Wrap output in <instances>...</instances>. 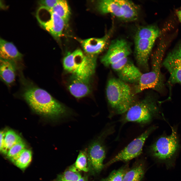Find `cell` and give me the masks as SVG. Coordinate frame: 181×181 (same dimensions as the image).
I'll list each match as a JSON object with an SVG mask.
<instances>
[{
	"label": "cell",
	"instance_id": "d4e9b609",
	"mask_svg": "<svg viewBox=\"0 0 181 181\" xmlns=\"http://www.w3.org/2000/svg\"><path fill=\"white\" fill-rule=\"evenodd\" d=\"M86 155L85 151H80L74 165L69 169L75 171H88V168L87 167Z\"/></svg>",
	"mask_w": 181,
	"mask_h": 181
},
{
	"label": "cell",
	"instance_id": "83f0119b",
	"mask_svg": "<svg viewBox=\"0 0 181 181\" xmlns=\"http://www.w3.org/2000/svg\"><path fill=\"white\" fill-rule=\"evenodd\" d=\"M25 149V145L22 141L14 145L8 150L7 157L10 160L18 155Z\"/></svg>",
	"mask_w": 181,
	"mask_h": 181
},
{
	"label": "cell",
	"instance_id": "5b68a950",
	"mask_svg": "<svg viewBox=\"0 0 181 181\" xmlns=\"http://www.w3.org/2000/svg\"><path fill=\"white\" fill-rule=\"evenodd\" d=\"M159 112L155 99L148 96L133 104L125 113L123 121L146 124L157 117Z\"/></svg>",
	"mask_w": 181,
	"mask_h": 181
},
{
	"label": "cell",
	"instance_id": "7402d4cb",
	"mask_svg": "<svg viewBox=\"0 0 181 181\" xmlns=\"http://www.w3.org/2000/svg\"><path fill=\"white\" fill-rule=\"evenodd\" d=\"M50 10L58 15L65 21L66 24L67 23L70 13L69 7L66 1L59 0L55 6Z\"/></svg>",
	"mask_w": 181,
	"mask_h": 181
},
{
	"label": "cell",
	"instance_id": "ac0fdd59",
	"mask_svg": "<svg viewBox=\"0 0 181 181\" xmlns=\"http://www.w3.org/2000/svg\"><path fill=\"white\" fill-rule=\"evenodd\" d=\"M97 7L99 11L103 14L109 13L123 19L122 9L116 0H102L99 1Z\"/></svg>",
	"mask_w": 181,
	"mask_h": 181
},
{
	"label": "cell",
	"instance_id": "9a60e30c",
	"mask_svg": "<svg viewBox=\"0 0 181 181\" xmlns=\"http://www.w3.org/2000/svg\"><path fill=\"white\" fill-rule=\"evenodd\" d=\"M17 63L13 61L0 59L1 79L8 86H10L15 81Z\"/></svg>",
	"mask_w": 181,
	"mask_h": 181
},
{
	"label": "cell",
	"instance_id": "9c48e42d",
	"mask_svg": "<svg viewBox=\"0 0 181 181\" xmlns=\"http://www.w3.org/2000/svg\"><path fill=\"white\" fill-rule=\"evenodd\" d=\"M131 53L130 46L126 40L117 39L111 42L107 52L102 58L101 62L105 66H111L128 57Z\"/></svg>",
	"mask_w": 181,
	"mask_h": 181
},
{
	"label": "cell",
	"instance_id": "d6986e66",
	"mask_svg": "<svg viewBox=\"0 0 181 181\" xmlns=\"http://www.w3.org/2000/svg\"><path fill=\"white\" fill-rule=\"evenodd\" d=\"M120 6L123 13V20L132 21L138 18L139 10L133 2L128 0H116Z\"/></svg>",
	"mask_w": 181,
	"mask_h": 181
},
{
	"label": "cell",
	"instance_id": "5bb4252c",
	"mask_svg": "<svg viewBox=\"0 0 181 181\" xmlns=\"http://www.w3.org/2000/svg\"><path fill=\"white\" fill-rule=\"evenodd\" d=\"M111 31L100 38H92L80 40L82 46L86 54L96 56L105 48L111 34Z\"/></svg>",
	"mask_w": 181,
	"mask_h": 181
},
{
	"label": "cell",
	"instance_id": "3957f363",
	"mask_svg": "<svg viewBox=\"0 0 181 181\" xmlns=\"http://www.w3.org/2000/svg\"><path fill=\"white\" fill-rule=\"evenodd\" d=\"M96 56L85 54L80 49L68 52L63 60L64 69L79 79L89 82L95 72Z\"/></svg>",
	"mask_w": 181,
	"mask_h": 181
},
{
	"label": "cell",
	"instance_id": "44dd1931",
	"mask_svg": "<svg viewBox=\"0 0 181 181\" xmlns=\"http://www.w3.org/2000/svg\"><path fill=\"white\" fill-rule=\"evenodd\" d=\"M32 159V154L29 150L25 149L18 155L10 160L21 169L25 168L29 165Z\"/></svg>",
	"mask_w": 181,
	"mask_h": 181
},
{
	"label": "cell",
	"instance_id": "603a6c76",
	"mask_svg": "<svg viewBox=\"0 0 181 181\" xmlns=\"http://www.w3.org/2000/svg\"><path fill=\"white\" fill-rule=\"evenodd\" d=\"M144 173L143 165L138 164L126 172L123 181H141Z\"/></svg>",
	"mask_w": 181,
	"mask_h": 181
},
{
	"label": "cell",
	"instance_id": "4dcf8cb0",
	"mask_svg": "<svg viewBox=\"0 0 181 181\" xmlns=\"http://www.w3.org/2000/svg\"><path fill=\"white\" fill-rule=\"evenodd\" d=\"M78 181H87V179L86 177H82Z\"/></svg>",
	"mask_w": 181,
	"mask_h": 181
},
{
	"label": "cell",
	"instance_id": "f1b7e54d",
	"mask_svg": "<svg viewBox=\"0 0 181 181\" xmlns=\"http://www.w3.org/2000/svg\"><path fill=\"white\" fill-rule=\"evenodd\" d=\"M59 0H41L38 3L40 7L51 10L58 3Z\"/></svg>",
	"mask_w": 181,
	"mask_h": 181
},
{
	"label": "cell",
	"instance_id": "1f68e13d",
	"mask_svg": "<svg viewBox=\"0 0 181 181\" xmlns=\"http://www.w3.org/2000/svg\"><path fill=\"white\" fill-rule=\"evenodd\" d=\"M180 11H181V9H180Z\"/></svg>",
	"mask_w": 181,
	"mask_h": 181
},
{
	"label": "cell",
	"instance_id": "484cf974",
	"mask_svg": "<svg viewBox=\"0 0 181 181\" xmlns=\"http://www.w3.org/2000/svg\"><path fill=\"white\" fill-rule=\"evenodd\" d=\"M126 167H124L113 171L107 177L100 181H123L124 175L127 171Z\"/></svg>",
	"mask_w": 181,
	"mask_h": 181
},
{
	"label": "cell",
	"instance_id": "277c9868",
	"mask_svg": "<svg viewBox=\"0 0 181 181\" xmlns=\"http://www.w3.org/2000/svg\"><path fill=\"white\" fill-rule=\"evenodd\" d=\"M166 48L163 45H159L152 56L151 70L142 73L135 86V94L140 93L148 89H152L158 92L162 90L164 81L161 68Z\"/></svg>",
	"mask_w": 181,
	"mask_h": 181
},
{
	"label": "cell",
	"instance_id": "ba28073f",
	"mask_svg": "<svg viewBox=\"0 0 181 181\" xmlns=\"http://www.w3.org/2000/svg\"><path fill=\"white\" fill-rule=\"evenodd\" d=\"M155 129V126L149 128L131 142L110 160L106 165L109 166L118 161L127 162L139 156L142 153L146 141Z\"/></svg>",
	"mask_w": 181,
	"mask_h": 181
},
{
	"label": "cell",
	"instance_id": "52a82bcc",
	"mask_svg": "<svg viewBox=\"0 0 181 181\" xmlns=\"http://www.w3.org/2000/svg\"><path fill=\"white\" fill-rule=\"evenodd\" d=\"M36 16L40 26L54 38L58 39L62 35L66 24L57 14L45 7H40L37 11Z\"/></svg>",
	"mask_w": 181,
	"mask_h": 181
},
{
	"label": "cell",
	"instance_id": "7c38bea8",
	"mask_svg": "<svg viewBox=\"0 0 181 181\" xmlns=\"http://www.w3.org/2000/svg\"><path fill=\"white\" fill-rule=\"evenodd\" d=\"M111 66L117 72L119 79L126 83H137L143 73L129 60L128 57L122 59Z\"/></svg>",
	"mask_w": 181,
	"mask_h": 181
},
{
	"label": "cell",
	"instance_id": "8fae6325",
	"mask_svg": "<svg viewBox=\"0 0 181 181\" xmlns=\"http://www.w3.org/2000/svg\"><path fill=\"white\" fill-rule=\"evenodd\" d=\"M107 132H104L89 145L87 151L89 161L92 169L98 172L103 167V162L106 156L104 140Z\"/></svg>",
	"mask_w": 181,
	"mask_h": 181
},
{
	"label": "cell",
	"instance_id": "e0dca14e",
	"mask_svg": "<svg viewBox=\"0 0 181 181\" xmlns=\"http://www.w3.org/2000/svg\"><path fill=\"white\" fill-rule=\"evenodd\" d=\"M89 82L79 79L72 76V79L68 86L71 94L76 98L84 97L90 92Z\"/></svg>",
	"mask_w": 181,
	"mask_h": 181
},
{
	"label": "cell",
	"instance_id": "ffe728a7",
	"mask_svg": "<svg viewBox=\"0 0 181 181\" xmlns=\"http://www.w3.org/2000/svg\"><path fill=\"white\" fill-rule=\"evenodd\" d=\"M160 34L159 29L155 26H142L137 30L135 38L156 40Z\"/></svg>",
	"mask_w": 181,
	"mask_h": 181
},
{
	"label": "cell",
	"instance_id": "6da1fadb",
	"mask_svg": "<svg viewBox=\"0 0 181 181\" xmlns=\"http://www.w3.org/2000/svg\"><path fill=\"white\" fill-rule=\"evenodd\" d=\"M22 97L32 109L40 115L57 119L69 115L70 112L48 92L20 74Z\"/></svg>",
	"mask_w": 181,
	"mask_h": 181
},
{
	"label": "cell",
	"instance_id": "7a4b0ae2",
	"mask_svg": "<svg viewBox=\"0 0 181 181\" xmlns=\"http://www.w3.org/2000/svg\"><path fill=\"white\" fill-rule=\"evenodd\" d=\"M107 100L113 111L117 114L126 112L136 102L135 93L127 83L119 79L111 78L106 88Z\"/></svg>",
	"mask_w": 181,
	"mask_h": 181
},
{
	"label": "cell",
	"instance_id": "30bf717a",
	"mask_svg": "<svg viewBox=\"0 0 181 181\" xmlns=\"http://www.w3.org/2000/svg\"><path fill=\"white\" fill-rule=\"evenodd\" d=\"M162 64L169 74V84H181V42L169 53Z\"/></svg>",
	"mask_w": 181,
	"mask_h": 181
},
{
	"label": "cell",
	"instance_id": "f546056e",
	"mask_svg": "<svg viewBox=\"0 0 181 181\" xmlns=\"http://www.w3.org/2000/svg\"><path fill=\"white\" fill-rule=\"evenodd\" d=\"M5 133L3 131H1L0 133V151L4 154L5 150L4 137Z\"/></svg>",
	"mask_w": 181,
	"mask_h": 181
},
{
	"label": "cell",
	"instance_id": "2e32d148",
	"mask_svg": "<svg viewBox=\"0 0 181 181\" xmlns=\"http://www.w3.org/2000/svg\"><path fill=\"white\" fill-rule=\"evenodd\" d=\"M0 59L17 63L22 60L23 55L13 43L0 38Z\"/></svg>",
	"mask_w": 181,
	"mask_h": 181
},
{
	"label": "cell",
	"instance_id": "4fadbf2b",
	"mask_svg": "<svg viewBox=\"0 0 181 181\" xmlns=\"http://www.w3.org/2000/svg\"><path fill=\"white\" fill-rule=\"evenodd\" d=\"M134 54L136 62L140 67L149 71L148 61L156 40L135 38Z\"/></svg>",
	"mask_w": 181,
	"mask_h": 181
},
{
	"label": "cell",
	"instance_id": "4316f807",
	"mask_svg": "<svg viewBox=\"0 0 181 181\" xmlns=\"http://www.w3.org/2000/svg\"><path fill=\"white\" fill-rule=\"evenodd\" d=\"M82 177L78 172L69 169L58 176V181H78Z\"/></svg>",
	"mask_w": 181,
	"mask_h": 181
},
{
	"label": "cell",
	"instance_id": "8992f818",
	"mask_svg": "<svg viewBox=\"0 0 181 181\" xmlns=\"http://www.w3.org/2000/svg\"><path fill=\"white\" fill-rule=\"evenodd\" d=\"M179 147L177 133L173 128L169 135L159 138L150 147V151L157 159L163 161H169L174 157Z\"/></svg>",
	"mask_w": 181,
	"mask_h": 181
},
{
	"label": "cell",
	"instance_id": "cb8c5ba5",
	"mask_svg": "<svg viewBox=\"0 0 181 181\" xmlns=\"http://www.w3.org/2000/svg\"><path fill=\"white\" fill-rule=\"evenodd\" d=\"M22 141L20 137L13 130H8L4 137V154H7L8 150L15 144Z\"/></svg>",
	"mask_w": 181,
	"mask_h": 181
}]
</instances>
